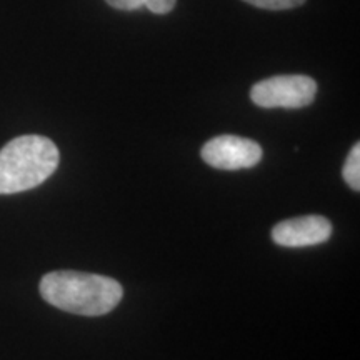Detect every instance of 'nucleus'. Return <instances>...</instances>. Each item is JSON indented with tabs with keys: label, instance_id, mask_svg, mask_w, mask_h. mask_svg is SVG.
<instances>
[{
	"label": "nucleus",
	"instance_id": "nucleus-8",
	"mask_svg": "<svg viewBox=\"0 0 360 360\" xmlns=\"http://www.w3.org/2000/svg\"><path fill=\"white\" fill-rule=\"evenodd\" d=\"M175 4H177V0H146L143 7H147L150 12L159 13V15H164V13L172 12Z\"/></svg>",
	"mask_w": 360,
	"mask_h": 360
},
{
	"label": "nucleus",
	"instance_id": "nucleus-2",
	"mask_svg": "<svg viewBox=\"0 0 360 360\" xmlns=\"http://www.w3.org/2000/svg\"><path fill=\"white\" fill-rule=\"evenodd\" d=\"M58 148L44 135H20L0 150V195L39 187L56 172Z\"/></svg>",
	"mask_w": 360,
	"mask_h": 360
},
{
	"label": "nucleus",
	"instance_id": "nucleus-7",
	"mask_svg": "<svg viewBox=\"0 0 360 360\" xmlns=\"http://www.w3.org/2000/svg\"><path fill=\"white\" fill-rule=\"evenodd\" d=\"M244 2L264 11H289L304 6L305 0H244Z\"/></svg>",
	"mask_w": 360,
	"mask_h": 360
},
{
	"label": "nucleus",
	"instance_id": "nucleus-6",
	"mask_svg": "<svg viewBox=\"0 0 360 360\" xmlns=\"http://www.w3.org/2000/svg\"><path fill=\"white\" fill-rule=\"evenodd\" d=\"M342 177H344L347 186L352 188V191L359 192L360 191V146L355 143V146L350 148L347 160H345L344 169H342Z\"/></svg>",
	"mask_w": 360,
	"mask_h": 360
},
{
	"label": "nucleus",
	"instance_id": "nucleus-5",
	"mask_svg": "<svg viewBox=\"0 0 360 360\" xmlns=\"http://www.w3.org/2000/svg\"><path fill=\"white\" fill-rule=\"evenodd\" d=\"M332 224L322 215H304L283 220L272 229V240L282 247H310L327 242Z\"/></svg>",
	"mask_w": 360,
	"mask_h": 360
},
{
	"label": "nucleus",
	"instance_id": "nucleus-4",
	"mask_svg": "<svg viewBox=\"0 0 360 360\" xmlns=\"http://www.w3.org/2000/svg\"><path fill=\"white\" fill-rule=\"evenodd\" d=\"M202 160L219 170L252 169L262 160V147L255 141L237 135H219L204 143Z\"/></svg>",
	"mask_w": 360,
	"mask_h": 360
},
{
	"label": "nucleus",
	"instance_id": "nucleus-9",
	"mask_svg": "<svg viewBox=\"0 0 360 360\" xmlns=\"http://www.w3.org/2000/svg\"><path fill=\"white\" fill-rule=\"evenodd\" d=\"M105 2L109 4L110 7L117 8V11L132 12L143 7V2H146V0H105Z\"/></svg>",
	"mask_w": 360,
	"mask_h": 360
},
{
	"label": "nucleus",
	"instance_id": "nucleus-1",
	"mask_svg": "<svg viewBox=\"0 0 360 360\" xmlns=\"http://www.w3.org/2000/svg\"><path fill=\"white\" fill-rule=\"evenodd\" d=\"M40 295L53 307L85 317H101L114 310L124 297V289L110 277L96 274L57 270L42 277Z\"/></svg>",
	"mask_w": 360,
	"mask_h": 360
},
{
	"label": "nucleus",
	"instance_id": "nucleus-3",
	"mask_svg": "<svg viewBox=\"0 0 360 360\" xmlns=\"http://www.w3.org/2000/svg\"><path fill=\"white\" fill-rule=\"evenodd\" d=\"M317 82L307 75H276L250 90V101L262 109H304L315 101Z\"/></svg>",
	"mask_w": 360,
	"mask_h": 360
}]
</instances>
